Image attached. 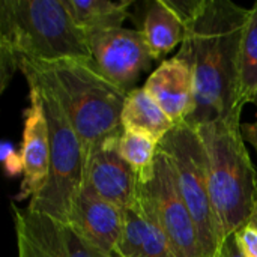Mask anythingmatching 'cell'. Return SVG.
I'll return each mask as SVG.
<instances>
[{"instance_id":"6da1fadb","label":"cell","mask_w":257,"mask_h":257,"mask_svg":"<svg viewBox=\"0 0 257 257\" xmlns=\"http://www.w3.org/2000/svg\"><path fill=\"white\" fill-rule=\"evenodd\" d=\"M248 17L250 9L230 0H200L185 20L176 57L190 66L196 93V108L185 123L241 119L239 50Z\"/></svg>"},{"instance_id":"7a4b0ae2","label":"cell","mask_w":257,"mask_h":257,"mask_svg":"<svg viewBox=\"0 0 257 257\" xmlns=\"http://www.w3.org/2000/svg\"><path fill=\"white\" fill-rule=\"evenodd\" d=\"M27 81L50 92L81 140L86 163L108 139L119 136L128 92L104 77L92 60L21 63Z\"/></svg>"},{"instance_id":"3957f363","label":"cell","mask_w":257,"mask_h":257,"mask_svg":"<svg viewBox=\"0 0 257 257\" xmlns=\"http://www.w3.org/2000/svg\"><path fill=\"white\" fill-rule=\"evenodd\" d=\"M92 60L86 33L74 23L63 0L0 2L2 90L20 65Z\"/></svg>"},{"instance_id":"277c9868","label":"cell","mask_w":257,"mask_h":257,"mask_svg":"<svg viewBox=\"0 0 257 257\" xmlns=\"http://www.w3.org/2000/svg\"><path fill=\"white\" fill-rule=\"evenodd\" d=\"M194 128L205 149L211 196L226 239L253 220L257 172L245 148L241 119H224Z\"/></svg>"},{"instance_id":"5b68a950","label":"cell","mask_w":257,"mask_h":257,"mask_svg":"<svg viewBox=\"0 0 257 257\" xmlns=\"http://www.w3.org/2000/svg\"><path fill=\"white\" fill-rule=\"evenodd\" d=\"M160 149L167 155L179 193L196 223L203 257H220L224 242L220 220L215 214L206 155L194 126L176 125L161 142Z\"/></svg>"},{"instance_id":"8992f818","label":"cell","mask_w":257,"mask_h":257,"mask_svg":"<svg viewBox=\"0 0 257 257\" xmlns=\"http://www.w3.org/2000/svg\"><path fill=\"white\" fill-rule=\"evenodd\" d=\"M38 89L42 95L50 131V173L45 187L39 194L30 199L27 208L69 223L74 203L84 187V149L56 98L50 92L41 87Z\"/></svg>"},{"instance_id":"52a82bcc","label":"cell","mask_w":257,"mask_h":257,"mask_svg":"<svg viewBox=\"0 0 257 257\" xmlns=\"http://www.w3.org/2000/svg\"><path fill=\"white\" fill-rule=\"evenodd\" d=\"M139 187L149 199L173 256L203 257L196 223L179 193L172 164L160 146L154 169L139 179Z\"/></svg>"},{"instance_id":"ba28073f","label":"cell","mask_w":257,"mask_h":257,"mask_svg":"<svg viewBox=\"0 0 257 257\" xmlns=\"http://www.w3.org/2000/svg\"><path fill=\"white\" fill-rule=\"evenodd\" d=\"M11 209L18 257H116L95 245L72 223L15 203Z\"/></svg>"},{"instance_id":"9c48e42d","label":"cell","mask_w":257,"mask_h":257,"mask_svg":"<svg viewBox=\"0 0 257 257\" xmlns=\"http://www.w3.org/2000/svg\"><path fill=\"white\" fill-rule=\"evenodd\" d=\"M92 62L111 83L131 92L154 57L140 30L116 27L87 33Z\"/></svg>"},{"instance_id":"30bf717a","label":"cell","mask_w":257,"mask_h":257,"mask_svg":"<svg viewBox=\"0 0 257 257\" xmlns=\"http://www.w3.org/2000/svg\"><path fill=\"white\" fill-rule=\"evenodd\" d=\"M29 84V107L24 113L23 140V182L17 200L33 199L45 187L50 173V131L42 95L33 83Z\"/></svg>"},{"instance_id":"8fae6325","label":"cell","mask_w":257,"mask_h":257,"mask_svg":"<svg viewBox=\"0 0 257 257\" xmlns=\"http://www.w3.org/2000/svg\"><path fill=\"white\" fill-rule=\"evenodd\" d=\"M119 136L108 139L90 155L86 163L84 185L104 200L125 209L137 194L139 178L117 151Z\"/></svg>"},{"instance_id":"7c38bea8","label":"cell","mask_w":257,"mask_h":257,"mask_svg":"<svg viewBox=\"0 0 257 257\" xmlns=\"http://www.w3.org/2000/svg\"><path fill=\"white\" fill-rule=\"evenodd\" d=\"M114 256L175 257L155 211L140 187L131 205L123 209V227Z\"/></svg>"},{"instance_id":"4fadbf2b","label":"cell","mask_w":257,"mask_h":257,"mask_svg":"<svg viewBox=\"0 0 257 257\" xmlns=\"http://www.w3.org/2000/svg\"><path fill=\"white\" fill-rule=\"evenodd\" d=\"M143 87L175 125L185 123L196 108L193 72L176 56L163 60Z\"/></svg>"},{"instance_id":"5bb4252c","label":"cell","mask_w":257,"mask_h":257,"mask_svg":"<svg viewBox=\"0 0 257 257\" xmlns=\"http://www.w3.org/2000/svg\"><path fill=\"white\" fill-rule=\"evenodd\" d=\"M69 223L101 250L114 256L123 227V209L84 185L74 203Z\"/></svg>"},{"instance_id":"9a60e30c","label":"cell","mask_w":257,"mask_h":257,"mask_svg":"<svg viewBox=\"0 0 257 257\" xmlns=\"http://www.w3.org/2000/svg\"><path fill=\"white\" fill-rule=\"evenodd\" d=\"M140 32L151 56L155 60L182 44L185 21L167 0H154L148 6Z\"/></svg>"},{"instance_id":"2e32d148","label":"cell","mask_w":257,"mask_h":257,"mask_svg":"<svg viewBox=\"0 0 257 257\" xmlns=\"http://www.w3.org/2000/svg\"><path fill=\"white\" fill-rule=\"evenodd\" d=\"M120 120L123 130L145 133L158 142L176 126L145 87L128 92Z\"/></svg>"},{"instance_id":"e0dca14e","label":"cell","mask_w":257,"mask_h":257,"mask_svg":"<svg viewBox=\"0 0 257 257\" xmlns=\"http://www.w3.org/2000/svg\"><path fill=\"white\" fill-rule=\"evenodd\" d=\"M74 23L87 35L96 30L122 27L133 0H63Z\"/></svg>"},{"instance_id":"ac0fdd59","label":"cell","mask_w":257,"mask_h":257,"mask_svg":"<svg viewBox=\"0 0 257 257\" xmlns=\"http://www.w3.org/2000/svg\"><path fill=\"white\" fill-rule=\"evenodd\" d=\"M257 96V2L250 9V17L242 35L239 50V98L241 102H254Z\"/></svg>"},{"instance_id":"d6986e66","label":"cell","mask_w":257,"mask_h":257,"mask_svg":"<svg viewBox=\"0 0 257 257\" xmlns=\"http://www.w3.org/2000/svg\"><path fill=\"white\" fill-rule=\"evenodd\" d=\"M158 146V140L139 131L123 130L117 139V151L120 157L131 166L139 179L149 175L154 169Z\"/></svg>"},{"instance_id":"ffe728a7","label":"cell","mask_w":257,"mask_h":257,"mask_svg":"<svg viewBox=\"0 0 257 257\" xmlns=\"http://www.w3.org/2000/svg\"><path fill=\"white\" fill-rule=\"evenodd\" d=\"M0 158L3 161V167L8 176L14 178L18 176L24 172V166H23V158L20 151H17L12 143L9 142H3L0 146Z\"/></svg>"},{"instance_id":"44dd1931","label":"cell","mask_w":257,"mask_h":257,"mask_svg":"<svg viewBox=\"0 0 257 257\" xmlns=\"http://www.w3.org/2000/svg\"><path fill=\"white\" fill-rule=\"evenodd\" d=\"M239 247L245 257H257V226L247 224L241 230L235 232Z\"/></svg>"},{"instance_id":"7402d4cb","label":"cell","mask_w":257,"mask_h":257,"mask_svg":"<svg viewBox=\"0 0 257 257\" xmlns=\"http://www.w3.org/2000/svg\"><path fill=\"white\" fill-rule=\"evenodd\" d=\"M220 257H245L239 247V242H238L235 233H232L230 236H227L224 239L221 251H220Z\"/></svg>"},{"instance_id":"603a6c76","label":"cell","mask_w":257,"mask_h":257,"mask_svg":"<svg viewBox=\"0 0 257 257\" xmlns=\"http://www.w3.org/2000/svg\"><path fill=\"white\" fill-rule=\"evenodd\" d=\"M242 134L244 137L254 146L257 154V117L256 120L253 123H242ZM251 223L257 226V205H256V211H254V215H253V220Z\"/></svg>"},{"instance_id":"cb8c5ba5","label":"cell","mask_w":257,"mask_h":257,"mask_svg":"<svg viewBox=\"0 0 257 257\" xmlns=\"http://www.w3.org/2000/svg\"><path fill=\"white\" fill-rule=\"evenodd\" d=\"M253 104H256V105H257V96L254 98V102H253Z\"/></svg>"}]
</instances>
